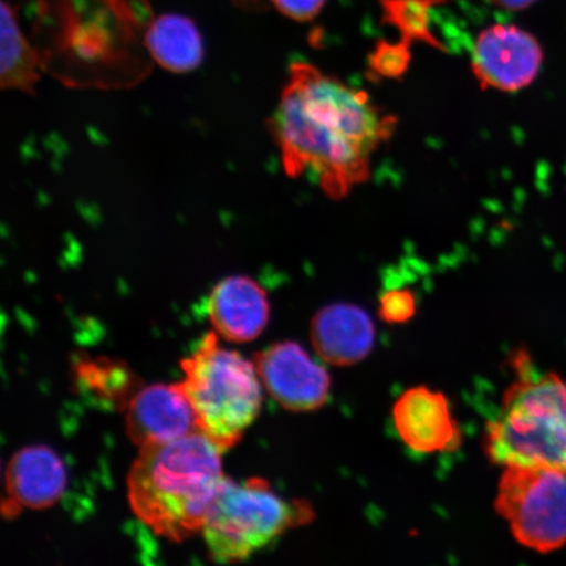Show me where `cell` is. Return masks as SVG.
I'll return each mask as SVG.
<instances>
[{
  "label": "cell",
  "instance_id": "cell-1",
  "mask_svg": "<svg viewBox=\"0 0 566 566\" xmlns=\"http://www.w3.org/2000/svg\"><path fill=\"white\" fill-rule=\"evenodd\" d=\"M396 123L380 115L367 92L296 62L271 130L290 177L313 172L325 195L343 200L369 179L373 154L392 136Z\"/></svg>",
  "mask_w": 566,
  "mask_h": 566
},
{
  "label": "cell",
  "instance_id": "cell-2",
  "mask_svg": "<svg viewBox=\"0 0 566 566\" xmlns=\"http://www.w3.org/2000/svg\"><path fill=\"white\" fill-rule=\"evenodd\" d=\"M223 478L222 451L196 431L140 449L127 475V499L140 522L179 543L201 533Z\"/></svg>",
  "mask_w": 566,
  "mask_h": 566
},
{
  "label": "cell",
  "instance_id": "cell-3",
  "mask_svg": "<svg viewBox=\"0 0 566 566\" xmlns=\"http://www.w3.org/2000/svg\"><path fill=\"white\" fill-rule=\"evenodd\" d=\"M514 367L518 378L485 430L486 455L502 467L566 471V380L535 370L525 354L516 356Z\"/></svg>",
  "mask_w": 566,
  "mask_h": 566
},
{
  "label": "cell",
  "instance_id": "cell-4",
  "mask_svg": "<svg viewBox=\"0 0 566 566\" xmlns=\"http://www.w3.org/2000/svg\"><path fill=\"white\" fill-rule=\"evenodd\" d=\"M181 369L179 385L195 409L198 429L222 452L232 449L263 406L256 366L221 348L211 332Z\"/></svg>",
  "mask_w": 566,
  "mask_h": 566
},
{
  "label": "cell",
  "instance_id": "cell-5",
  "mask_svg": "<svg viewBox=\"0 0 566 566\" xmlns=\"http://www.w3.org/2000/svg\"><path fill=\"white\" fill-rule=\"evenodd\" d=\"M313 507L304 501H286L263 479L238 484L223 478L202 527L212 562H244L290 528L314 520Z\"/></svg>",
  "mask_w": 566,
  "mask_h": 566
},
{
  "label": "cell",
  "instance_id": "cell-6",
  "mask_svg": "<svg viewBox=\"0 0 566 566\" xmlns=\"http://www.w3.org/2000/svg\"><path fill=\"white\" fill-rule=\"evenodd\" d=\"M495 511L516 541L548 554L566 543V471L548 467H504Z\"/></svg>",
  "mask_w": 566,
  "mask_h": 566
},
{
  "label": "cell",
  "instance_id": "cell-7",
  "mask_svg": "<svg viewBox=\"0 0 566 566\" xmlns=\"http://www.w3.org/2000/svg\"><path fill=\"white\" fill-rule=\"evenodd\" d=\"M544 52L534 34L516 25H493L479 34L472 70L483 88L516 92L541 73Z\"/></svg>",
  "mask_w": 566,
  "mask_h": 566
},
{
  "label": "cell",
  "instance_id": "cell-8",
  "mask_svg": "<svg viewBox=\"0 0 566 566\" xmlns=\"http://www.w3.org/2000/svg\"><path fill=\"white\" fill-rule=\"evenodd\" d=\"M261 384L279 405L293 412H311L328 400L331 378L323 366L296 343L269 346L254 357Z\"/></svg>",
  "mask_w": 566,
  "mask_h": 566
},
{
  "label": "cell",
  "instance_id": "cell-9",
  "mask_svg": "<svg viewBox=\"0 0 566 566\" xmlns=\"http://www.w3.org/2000/svg\"><path fill=\"white\" fill-rule=\"evenodd\" d=\"M200 431L179 384L139 389L126 407V433L139 449L168 443Z\"/></svg>",
  "mask_w": 566,
  "mask_h": 566
},
{
  "label": "cell",
  "instance_id": "cell-10",
  "mask_svg": "<svg viewBox=\"0 0 566 566\" xmlns=\"http://www.w3.org/2000/svg\"><path fill=\"white\" fill-rule=\"evenodd\" d=\"M392 416L401 441L420 454L454 451L462 442V431L448 399L427 387H416L402 394Z\"/></svg>",
  "mask_w": 566,
  "mask_h": 566
},
{
  "label": "cell",
  "instance_id": "cell-11",
  "mask_svg": "<svg viewBox=\"0 0 566 566\" xmlns=\"http://www.w3.org/2000/svg\"><path fill=\"white\" fill-rule=\"evenodd\" d=\"M209 317L217 334L231 343L258 338L269 322L265 290L247 275H230L212 289Z\"/></svg>",
  "mask_w": 566,
  "mask_h": 566
},
{
  "label": "cell",
  "instance_id": "cell-12",
  "mask_svg": "<svg viewBox=\"0 0 566 566\" xmlns=\"http://www.w3.org/2000/svg\"><path fill=\"white\" fill-rule=\"evenodd\" d=\"M311 339L325 363L352 366L369 356L375 329L370 316L363 308L353 304H332L314 317Z\"/></svg>",
  "mask_w": 566,
  "mask_h": 566
},
{
  "label": "cell",
  "instance_id": "cell-13",
  "mask_svg": "<svg viewBox=\"0 0 566 566\" xmlns=\"http://www.w3.org/2000/svg\"><path fill=\"white\" fill-rule=\"evenodd\" d=\"M65 465L45 446H30L17 452L6 470V488L12 509H46L65 492Z\"/></svg>",
  "mask_w": 566,
  "mask_h": 566
},
{
  "label": "cell",
  "instance_id": "cell-14",
  "mask_svg": "<svg viewBox=\"0 0 566 566\" xmlns=\"http://www.w3.org/2000/svg\"><path fill=\"white\" fill-rule=\"evenodd\" d=\"M146 46L159 66L187 74L201 65L203 40L193 20L167 13L155 19L146 33Z\"/></svg>",
  "mask_w": 566,
  "mask_h": 566
},
{
  "label": "cell",
  "instance_id": "cell-15",
  "mask_svg": "<svg viewBox=\"0 0 566 566\" xmlns=\"http://www.w3.org/2000/svg\"><path fill=\"white\" fill-rule=\"evenodd\" d=\"M2 69L0 84L3 88L18 90L28 95L34 94L39 82V54L20 31L15 12L6 2L2 3Z\"/></svg>",
  "mask_w": 566,
  "mask_h": 566
},
{
  "label": "cell",
  "instance_id": "cell-16",
  "mask_svg": "<svg viewBox=\"0 0 566 566\" xmlns=\"http://www.w3.org/2000/svg\"><path fill=\"white\" fill-rule=\"evenodd\" d=\"M81 386L105 405L127 407L133 396L134 378L126 366L116 360L98 359L83 363L77 367Z\"/></svg>",
  "mask_w": 566,
  "mask_h": 566
},
{
  "label": "cell",
  "instance_id": "cell-17",
  "mask_svg": "<svg viewBox=\"0 0 566 566\" xmlns=\"http://www.w3.org/2000/svg\"><path fill=\"white\" fill-rule=\"evenodd\" d=\"M385 20L398 28L401 40L412 45L415 41L427 42L428 45L443 49L429 27V9L417 0H381Z\"/></svg>",
  "mask_w": 566,
  "mask_h": 566
},
{
  "label": "cell",
  "instance_id": "cell-18",
  "mask_svg": "<svg viewBox=\"0 0 566 566\" xmlns=\"http://www.w3.org/2000/svg\"><path fill=\"white\" fill-rule=\"evenodd\" d=\"M370 67L375 74L384 77L405 75L410 63V45L406 41L378 42L369 56Z\"/></svg>",
  "mask_w": 566,
  "mask_h": 566
},
{
  "label": "cell",
  "instance_id": "cell-19",
  "mask_svg": "<svg viewBox=\"0 0 566 566\" xmlns=\"http://www.w3.org/2000/svg\"><path fill=\"white\" fill-rule=\"evenodd\" d=\"M416 314V301L409 290H389L379 301V316L389 324H401Z\"/></svg>",
  "mask_w": 566,
  "mask_h": 566
},
{
  "label": "cell",
  "instance_id": "cell-20",
  "mask_svg": "<svg viewBox=\"0 0 566 566\" xmlns=\"http://www.w3.org/2000/svg\"><path fill=\"white\" fill-rule=\"evenodd\" d=\"M283 15L296 20H313L322 11L327 0H272Z\"/></svg>",
  "mask_w": 566,
  "mask_h": 566
},
{
  "label": "cell",
  "instance_id": "cell-21",
  "mask_svg": "<svg viewBox=\"0 0 566 566\" xmlns=\"http://www.w3.org/2000/svg\"><path fill=\"white\" fill-rule=\"evenodd\" d=\"M491 2L507 11H523L535 4L537 0H491Z\"/></svg>",
  "mask_w": 566,
  "mask_h": 566
},
{
  "label": "cell",
  "instance_id": "cell-22",
  "mask_svg": "<svg viewBox=\"0 0 566 566\" xmlns=\"http://www.w3.org/2000/svg\"><path fill=\"white\" fill-rule=\"evenodd\" d=\"M417 2H420L424 7H428V9H431V7L443 4L446 2H449V0H417Z\"/></svg>",
  "mask_w": 566,
  "mask_h": 566
}]
</instances>
